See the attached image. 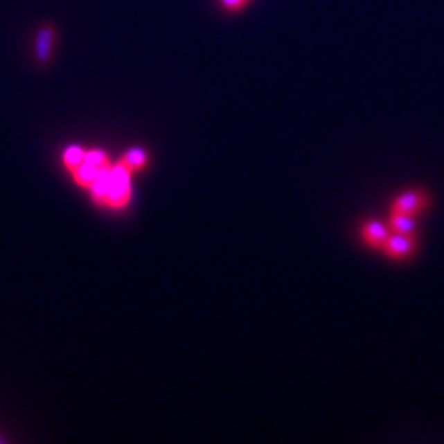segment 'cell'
<instances>
[{"instance_id":"cell-7","label":"cell","mask_w":444,"mask_h":444,"mask_svg":"<svg viewBox=\"0 0 444 444\" xmlns=\"http://www.w3.org/2000/svg\"><path fill=\"white\" fill-rule=\"evenodd\" d=\"M100 172L102 170L96 169L95 165L87 163V161H82L76 169L71 170V176H73V180L76 181L80 187L89 189V187L93 186V181L96 180V176L100 175Z\"/></svg>"},{"instance_id":"cell-9","label":"cell","mask_w":444,"mask_h":444,"mask_svg":"<svg viewBox=\"0 0 444 444\" xmlns=\"http://www.w3.org/2000/svg\"><path fill=\"white\" fill-rule=\"evenodd\" d=\"M107 187H109V175H107V169H106V170H102L100 175L96 176V180L93 181V186L89 187V193H91V198H93V202L98 204V206H106Z\"/></svg>"},{"instance_id":"cell-1","label":"cell","mask_w":444,"mask_h":444,"mask_svg":"<svg viewBox=\"0 0 444 444\" xmlns=\"http://www.w3.org/2000/svg\"><path fill=\"white\" fill-rule=\"evenodd\" d=\"M109 187H107L106 206L113 209H123L132 198V170H128L121 161L112 163L107 169Z\"/></svg>"},{"instance_id":"cell-10","label":"cell","mask_w":444,"mask_h":444,"mask_svg":"<svg viewBox=\"0 0 444 444\" xmlns=\"http://www.w3.org/2000/svg\"><path fill=\"white\" fill-rule=\"evenodd\" d=\"M85 158V148L80 145H69L65 150H63V165L65 169L73 170L76 169Z\"/></svg>"},{"instance_id":"cell-3","label":"cell","mask_w":444,"mask_h":444,"mask_svg":"<svg viewBox=\"0 0 444 444\" xmlns=\"http://www.w3.org/2000/svg\"><path fill=\"white\" fill-rule=\"evenodd\" d=\"M385 256L393 259H405L416 250V239L411 233H396L393 231L382 247Z\"/></svg>"},{"instance_id":"cell-4","label":"cell","mask_w":444,"mask_h":444,"mask_svg":"<svg viewBox=\"0 0 444 444\" xmlns=\"http://www.w3.org/2000/svg\"><path fill=\"white\" fill-rule=\"evenodd\" d=\"M427 195L424 191L418 189H409V191L402 193L398 197L394 198L391 204V211L394 213H407V215H416L418 211L427 206Z\"/></svg>"},{"instance_id":"cell-12","label":"cell","mask_w":444,"mask_h":444,"mask_svg":"<svg viewBox=\"0 0 444 444\" xmlns=\"http://www.w3.org/2000/svg\"><path fill=\"white\" fill-rule=\"evenodd\" d=\"M248 0H220V6L228 10V12H239L245 8Z\"/></svg>"},{"instance_id":"cell-13","label":"cell","mask_w":444,"mask_h":444,"mask_svg":"<svg viewBox=\"0 0 444 444\" xmlns=\"http://www.w3.org/2000/svg\"><path fill=\"white\" fill-rule=\"evenodd\" d=\"M0 443H2V438H0Z\"/></svg>"},{"instance_id":"cell-8","label":"cell","mask_w":444,"mask_h":444,"mask_svg":"<svg viewBox=\"0 0 444 444\" xmlns=\"http://www.w3.org/2000/svg\"><path fill=\"white\" fill-rule=\"evenodd\" d=\"M389 228L396 233H411L415 236L416 231V220L415 215H407V213H394L391 211V217H389Z\"/></svg>"},{"instance_id":"cell-11","label":"cell","mask_w":444,"mask_h":444,"mask_svg":"<svg viewBox=\"0 0 444 444\" xmlns=\"http://www.w3.org/2000/svg\"><path fill=\"white\" fill-rule=\"evenodd\" d=\"M84 161H87V163H91V165H95L96 169H100V170H106L112 167L109 156H107L104 150H100V148H91V150H85Z\"/></svg>"},{"instance_id":"cell-5","label":"cell","mask_w":444,"mask_h":444,"mask_svg":"<svg viewBox=\"0 0 444 444\" xmlns=\"http://www.w3.org/2000/svg\"><path fill=\"white\" fill-rule=\"evenodd\" d=\"M391 228L385 226L380 220H368L361 226V239L368 245V247L382 248L387 241V237L391 236Z\"/></svg>"},{"instance_id":"cell-6","label":"cell","mask_w":444,"mask_h":444,"mask_svg":"<svg viewBox=\"0 0 444 444\" xmlns=\"http://www.w3.org/2000/svg\"><path fill=\"white\" fill-rule=\"evenodd\" d=\"M121 163L128 170H132V175L139 172V170H143L148 165V152H146L145 148H141V146H134V148L126 150V154L121 159Z\"/></svg>"},{"instance_id":"cell-2","label":"cell","mask_w":444,"mask_h":444,"mask_svg":"<svg viewBox=\"0 0 444 444\" xmlns=\"http://www.w3.org/2000/svg\"><path fill=\"white\" fill-rule=\"evenodd\" d=\"M57 39V32L54 24H41L34 39V52L35 60L39 65H46L51 62L52 52H54V43Z\"/></svg>"}]
</instances>
